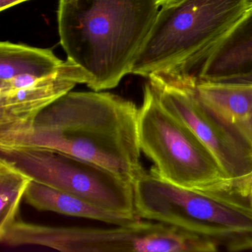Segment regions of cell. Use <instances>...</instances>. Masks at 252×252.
Listing matches in <instances>:
<instances>
[{"mask_svg":"<svg viewBox=\"0 0 252 252\" xmlns=\"http://www.w3.org/2000/svg\"><path fill=\"white\" fill-rule=\"evenodd\" d=\"M251 0H175L162 5L131 73H187L232 29Z\"/></svg>","mask_w":252,"mask_h":252,"instance_id":"cell-3","label":"cell"},{"mask_svg":"<svg viewBox=\"0 0 252 252\" xmlns=\"http://www.w3.org/2000/svg\"><path fill=\"white\" fill-rule=\"evenodd\" d=\"M0 158L32 181L83 197L113 212L135 215L132 183L99 165L36 146L0 147Z\"/></svg>","mask_w":252,"mask_h":252,"instance_id":"cell-6","label":"cell"},{"mask_svg":"<svg viewBox=\"0 0 252 252\" xmlns=\"http://www.w3.org/2000/svg\"><path fill=\"white\" fill-rule=\"evenodd\" d=\"M202 191L252 213V172L241 178L222 180Z\"/></svg>","mask_w":252,"mask_h":252,"instance_id":"cell-16","label":"cell"},{"mask_svg":"<svg viewBox=\"0 0 252 252\" xmlns=\"http://www.w3.org/2000/svg\"><path fill=\"white\" fill-rule=\"evenodd\" d=\"M27 1L29 0H0V11H5Z\"/></svg>","mask_w":252,"mask_h":252,"instance_id":"cell-18","label":"cell"},{"mask_svg":"<svg viewBox=\"0 0 252 252\" xmlns=\"http://www.w3.org/2000/svg\"><path fill=\"white\" fill-rule=\"evenodd\" d=\"M160 8L159 0L59 1L60 43L91 90L113 89L131 73Z\"/></svg>","mask_w":252,"mask_h":252,"instance_id":"cell-2","label":"cell"},{"mask_svg":"<svg viewBox=\"0 0 252 252\" xmlns=\"http://www.w3.org/2000/svg\"><path fill=\"white\" fill-rule=\"evenodd\" d=\"M196 93L202 103L252 148V84L199 80Z\"/></svg>","mask_w":252,"mask_h":252,"instance_id":"cell-11","label":"cell"},{"mask_svg":"<svg viewBox=\"0 0 252 252\" xmlns=\"http://www.w3.org/2000/svg\"><path fill=\"white\" fill-rule=\"evenodd\" d=\"M64 62L51 49L1 42L0 82L45 77L58 71Z\"/></svg>","mask_w":252,"mask_h":252,"instance_id":"cell-13","label":"cell"},{"mask_svg":"<svg viewBox=\"0 0 252 252\" xmlns=\"http://www.w3.org/2000/svg\"><path fill=\"white\" fill-rule=\"evenodd\" d=\"M91 82L83 68L67 60L56 73L26 88L0 94V147H8L27 133L41 112L76 85L88 86Z\"/></svg>","mask_w":252,"mask_h":252,"instance_id":"cell-9","label":"cell"},{"mask_svg":"<svg viewBox=\"0 0 252 252\" xmlns=\"http://www.w3.org/2000/svg\"><path fill=\"white\" fill-rule=\"evenodd\" d=\"M252 73V2L244 15L202 61L198 79L217 82Z\"/></svg>","mask_w":252,"mask_h":252,"instance_id":"cell-10","label":"cell"},{"mask_svg":"<svg viewBox=\"0 0 252 252\" xmlns=\"http://www.w3.org/2000/svg\"><path fill=\"white\" fill-rule=\"evenodd\" d=\"M26 203L39 211L101 221L115 225H127L138 220L135 215L119 213L70 193L32 181L25 194Z\"/></svg>","mask_w":252,"mask_h":252,"instance_id":"cell-12","label":"cell"},{"mask_svg":"<svg viewBox=\"0 0 252 252\" xmlns=\"http://www.w3.org/2000/svg\"><path fill=\"white\" fill-rule=\"evenodd\" d=\"M138 109L132 101L110 93L70 91L41 112L30 130L8 147L60 150L132 183L144 170Z\"/></svg>","mask_w":252,"mask_h":252,"instance_id":"cell-1","label":"cell"},{"mask_svg":"<svg viewBox=\"0 0 252 252\" xmlns=\"http://www.w3.org/2000/svg\"><path fill=\"white\" fill-rule=\"evenodd\" d=\"M138 139L158 174L175 185L203 190L226 179L209 150L163 107L150 82L138 109Z\"/></svg>","mask_w":252,"mask_h":252,"instance_id":"cell-5","label":"cell"},{"mask_svg":"<svg viewBox=\"0 0 252 252\" xmlns=\"http://www.w3.org/2000/svg\"><path fill=\"white\" fill-rule=\"evenodd\" d=\"M138 218L169 224L200 236L219 249L252 251V213L200 190L175 185L154 168L132 182Z\"/></svg>","mask_w":252,"mask_h":252,"instance_id":"cell-4","label":"cell"},{"mask_svg":"<svg viewBox=\"0 0 252 252\" xmlns=\"http://www.w3.org/2000/svg\"><path fill=\"white\" fill-rule=\"evenodd\" d=\"M219 248L212 242L169 224L153 222L140 236L134 252H215Z\"/></svg>","mask_w":252,"mask_h":252,"instance_id":"cell-14","label":"cell"},{"mask_svg":"<svg viewBox=\"0 0 252 252\" xmlns=\"http://www.w3.org/2000/svg\"><path fill=\"white\" fill-rule=\"evenodd\" d=\"M216 82L227 84H252V73L244 76H237V77L222 79V80L217 81Z\"/></svg>","mask_w":252,"mask_h":252,"instance_id":"cell-17","label":"cell"},{"mask_svg":"<svg viewBox=\"0 0 252 252\" xmlns=\"http://www.w3.org/2000/svg\"><path fill=\"white\" fill-rule=\"evenodd\" d=\"M153 222L139 219L115 228L52 226L17 219L0 235L2 244L14 247L40 246L66 252H133L135 241Z\"/></svg>","mask_w":252,"mask_h":252,"instance_id":"cell-8","label":"cell"},{"mask_svg":"<svg viewBox=\"0 0 252 252\" xmlns=\"http://www.w3.org/2000/svg\"><path fill=\"white\" fill-rule=\"evenodd\" d=\"M32 180L0 158V235L17 219L20 202Z\"/></svg>","mask_w":252,"mask_h":252,"instance_id":"cell-15","label":"cell"},{"mask_svg":"<svg viewBox=\"0 0 252 252\" xmlns=\"http://www.w3.org/2000/svg\"><path fill=\"white\" fill-rule=\"evenodd\" d=\"M148 79L163 107L209 150L226 179L252 173V147L200 101L196 93L195 76L189 73L160 72Z\"/></svg>","mask_w":252,"mask_h":252,"instance_id":"cell-7","label":"cell"},{"mask_svg":"<svg viewBox=\"0 0 252 252\" xmlns=\"http://www.w3.org/2000/svg\"><path fill=\"white\" fill-rule=\"evenodd\" d=\"M173 1H175V0H159V3H160V7H161L162 5H166V4L173 2Z\"/></svg>","mask_w":252,"mask_h":252,"instance_id":"cell-19","label":"cell"}]
</instances>
